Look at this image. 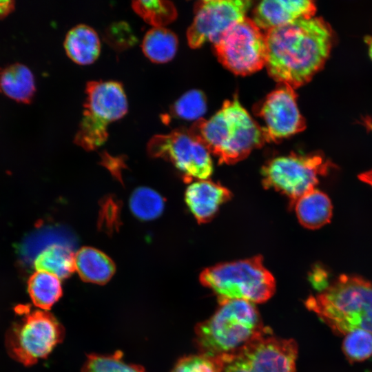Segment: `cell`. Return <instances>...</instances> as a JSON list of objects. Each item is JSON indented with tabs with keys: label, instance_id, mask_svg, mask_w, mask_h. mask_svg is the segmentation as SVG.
Masks as SVG:
<instances>
[{
	"label": "cell",
	"instance_id": "24",
	"mask_svg": "<svg viewBox=\"0 0 372 372\" xmlns=\"http://www.w3.org/2000/svg\"><path fill=\"white\" fill-rule=\"evenodd\" d=\"M132 6L134 12L153 28L164 27L177 16L174 5L169 1H135Z\"/></svg>",
	"mask_w": 372,
	"mask_h": 372
},
{
	"label": "cell",
	"instance_id": "20",
	"mask_svg": "<svg viewBox=\"0 0 372 372\" xmlns=\"http://www.w3.org/2000/svg\"><path fill=\"white\" fill-rule=\"evenodd\" d=\"M74 255L69 245L54 242L37 254L33 266L37 271L51 273L63 280L75 271Z\"/></svg>",
	"mask_w": 372,
	"mask_h": 372
},
{
	"label": "cell",
	"instance_id": "1",
	"mask_svg": "<svg viewBox=\"0 0 372 372\" xmlns=\"http://www.w3.org/2000/svg\"><path fill=\"white\" fill-rule=\"evenodd\" d=\"M265 36L269 76L293 89L308 83L323 67L333 41L329 24L314 17L272 28Z\"/></svg>",
	"mask_w": 372,
	"mask_h": 372
},
{
	"label": "cell",
	"instance_id": "5",
	"mask_svg": "<svg viewBox=\"0 0 372 372\" xmlns=\"http://www.w3.org/2000/svg\"><path fill=\"white\" fill-rule=\"evenodd\" d=\"M200 281L218 296L219 302H262L272 296L276 288L274 278L264 267L260 256L208 267L202 271Z\"/></svg>",
	"mask_w": 372,
	"mask_h": 372
},
{
	"label": "cell",
	"instance_id": "14",
	"mask_svg": "<svg viewBox=\"0 0 372 372\" xmlns=\"http://www.w3.org/2000/svg\"><path fill=\"white\" fill-rule=\"evenodd\" d=\"M316 7L309 0H265L254 10L251 19L260 28L266 30L313 17Z\"/></svg>",
	"mask_w": 372,
	"mask_h": 372
},
{
	"label": "cell",
	"instance_id": "21",
	"mask_svg": "<svg viewBox=\"0 0 372 372\" xmlns=\"http://www.w3.org/2000/svg\"><path fill=\"white\" fill-rule=\"evenodd\" d=\"M141 48L145 56L152 62L164 63L174 57L178 39L170 30L165 27H155L146 32Z\"/></svg>",
	"mask_w": 372,
	"mask_h": 372
},
{
	"label": "cell",
	"instance_id": "6",
	"mask_svg": "<svg viewBox=\"0 0 372 372\" xmlns=\"http://www.w3.org/2000/svg\"><path fill=\"white\" fill-rule=\"evenodd\" d=\"M15 311L19 317L7 331L6 347L10 357L31 366L48 357L63 341L64 328L47 311H32L28 305H19Z\"/></svg>",
	"mask_w": 372,
	"mask_h": 372
},
{
	"label": "cell",
	"instance_id": "19",
	"mask_svg": "<svg viewBox=\"0 0 372 372\" xmlns=\"http://www.w3.org/2000/svg\"><path fill=\"white\" fill-rule=\"evenodd\" d=\"M36 91L34 78L25 65L14 63L0 68V92L23 103H30Z\"/></svg>",
	"mask_w": 372,
	"mask_h": 372
},
{
	"label": "cell",
	"instance_id": "8",
	"mask_svg": "<svg viewBox=\"0 0 372 372\" xmlns=\"http://www.w3.org/2000/svg\"><path fill=\"white\" fill-rule=\"evenodd\" d=\"M214 45L219 61L235 74H251L266 65L265 33L251 19L245 17L231 25Z\"/></svg>",
	"mask_w": 372,
	"mask_h": 372
},
{
	"label": "cell",
	"instance_id": "11",
	"mask_svg": "<svg viewBox=\"0 0 372 372\" xmlns=\"http://www.w3.org/2000/svg\"><path fill=\"white\" fill-rule=\"evenodd\" d=\"M252 2L248 0H205L197 3L192 23L187 31L189 45L215 44L234 24L244 19Z\"/></svg>",
	"mask_w": 372,
	"mask_h": 372
},
{
	"label": "cell",
	"instance_id": "4",
	"mask_svg": "<svg viewBox=\"0 0 372 372\" xmlns=\"http://www.w3.org/2000/svg\"><path fill=\"white\" fill-rule=\"evenodd\" d=\"M208 320L196 327V342L210 357L232 355L265 335L260 315L252 302L229 300Z\"/></svg>",
	"mask_w": 372,
	"mask_h": 372
},
{
	"label": "cell",
	"instance_id": "23",
	"mask_svg": "<svg viewBox=\"0 0 372 372\" xmlns=\"http://www.w3.org/2000/svg\"><path fill=\"white\" fill-rule=\"evenodd\" d=\"M164 206L163 197L149 187H138L130 196V209L141 220L156 219L163 213Z\"/></svg>",
	"mask_w": 372,
	"mask_h": 372
},
{
	"label": "cell",
	"instance_id": "12",
	"mask_svg": "<svg viewBox=\"0 0 372 372\" xmlns=\"http://www.w3.org/2000/svg\"><path fill=\"white\" fill-rule=\"evenodd\" d=\"M258 115L265 122L262 129L267 142L278 143L303 131L305 120L297 104V95L291 86L279 83L262 101Z\"/></svg>",
	"mask_w": 372,
	"mask_h": 372
},
{
	"label": "cell",
	"instance_id": "30",
	"mask_svg": "<svg viewBox=\"0 0 372 372\" xmlns=\"http://www.w3.org/2000/svg\"><path fill=\"white\" fill-rule=\"evenodd\" d=\"M115 48L124 49L134 43V36L125 23L112 24L105 32V39Z\"/></svg>",
	"mask_w": 372,
	"mask_h": 372
},
{
	"label": "cell",
	"instance_id": "10",
	"mask_svg": "<svg viewBox=\"0 0 372 372\" xmlns=\"http://www.w3.org/2000/svg\"><path fill=\"white\" fill-rule=\"evenodd\" d=\"M298 346L293 340L262 336L223 356V372H296Z\"/></svg>",
	"mask_w": 372,
	"mask_h": 372
},
{
	"label": "cell",
	"instance_id": "22",
	"mask_svg": "<svg viewBox=\"0 0 372 372\" xmlns=\"http://www.w3.org/2000/svg\"><path fill=\"white\" fill-rule=\"evenodd\" d=\"M28 291L33 304L44 311L50 309L63 293L61 280L51 273L40 271L29 277Z\"/></svg>",
	"mask_w": 372,
	"mask_h": 372
},
{
	"label": "cell",
	"instance_id": "15",
	"mask_svg": "<svg viewBox=\"0 0 372 372\" xmlns=\"http://www.w3.org/2000/svg\"><path fill=\"white\" fill-rule=\"evenodd\" d=\"M231 197V193L228 189L207 179L191 183L185 195L188 207L199 223L211 220L220 206Z\"/></svg>",
	"mask_w": 372,
	"mask_h": 372
},
{
	"label": "cell",
	"instance_id": "18",
	"mask_svg": "<svg viewBox=\"0 0 372 372\" xmlns=\"http://www.w3.org/2000/svg\"><path fill=\"white\" fill-rule=\"evenodd\" d=\"M75 270L85 282L103 285L115 272L113 261L103 252L93 247H83L74 255Z\"/></svg>",
	"mask_w": 372,
	"mask_h": 372
},
{
	"label": "cell",
	"instance_id": "3",
	"mask_svg": "<svg viewBox=\"0 0 372 372\" xmlns=\"http://www.w3.org/2000/svg\"><path fill=\"white\" fill-rule=\"evenodd\" d=\"M335 333L362 329L372 333V283L362 277L341 275L306 301Z\"/></svg>",
	"mask_w": 372,
	"mask_h": 372
},
{
	"label": "cell",
	"instance_id": "31",
	"mask_svg": "<svg viewBox=\"0 0 372 372\" xmlns=\"http://www.w3.org/2000/svg\"><path fill=\"white\" fill-rule=\"evenodd\" d=\"M14 2L13 1H0V19L8 16L13 11Z\"/></svg>",
	"mask_w": 372,
	"mask_h": 372
},
{
	"label": "cell",
	"instance_id": "28",
	"mask_svg": "<svg viewBox=\"0 0 372 372\" xmlns=\"http://www.w3.org/2000/svg\"><path fill=\"white\" fill-rule=\"evenodd\" d=\"M342 350L351 362H361L372 356V333L362 329L345 335Z\"/></svg>",
	"mask_w": 372,
	"mask_h": 372
},
{
	"label": "cell",
	"instance_id": "13",
	"mask_svg": "<svg viewBox=\"0 0 372 372\" xmlns=\"http://www.w3.org/2000/svg\"><path fill=\"white\" fill-rule=\"evenodd\" d=\"M84 111L109 124L123 118L128 103L122 84L114 81H92L86 84Z\"/></svg>",
	"mask_w": 372,
	"mask_h": 372
},
{
	"label": "cell",
	"instance_id": "32",
	"mask_svg": "<svg viewBox=\"0 0 372 372\" xmlns=\"http://www.w3.org/2000/svg\"><path fill=\"white\" fill-rule=\"evenodd\" d=\"M365 122L372 130V123L369 122V121H366ZM358 177L362 181L372 186V170L363 172Z\"/></svg>",
	"mask_w": 372,
	"mask_h": 372
},
{
	"label": "cell",
	"instance_id": "2",
	"mask_svg": "<svg viewBox=\"0 0 372 372\" xmlns=\"http://www.w3.org/2000/svg\"><path fill=\"white\" fill-rule=\"evenodd\" d=\"M220 163L234 164L267 142L260 126L235 96L225 101L210 118L199 119L190 129Z\"/></svg>",
	"mask_w": 372,
	"mask_h": 372
},
{
	"label": "cell",
	"instance_id": "16",
	"mask_svg": "<svg viewBox=\"0 0 372 372\" xmlns=\"http://www.w3.org/2000/svg\"><path fill=\"white\" fill-rule=\"evenodd\" d=\"M63 45L68 56L81 65L94 63L101 51L98 34L92 27L85 24H79L70 29Z\"/></svg>",
	"mask_w": 372,
	"mask_h": 372
},
{
	"label": "cell",
	"instance_id": "7",
	"mask_svg": "<svg viewBox=\"0 0 372 372\" xmlns=\"http://www.w3.org/2000/svg\"><path fill=\"white\" fill-rule=\"evenodd\" d=\"M333 165L321 154H291L269 161L262 168V184L285 195L290 205L315 189L319 176H324Z\"/></svg>",
	"mask_w": 372,
	"mask_h": 372
},
{
	"label": "cell",
	"instance_id": "33",
	"mask_svg": "<svg viewBox=\"0 0 372 372\" xmlns=\"http://www.w3.org/2000/svg\"><path fill=\"white\" fill-rule=\"evenodd\" d=\"M366 41L369 46V55L372 59V36L366 37Z\"/></svg>",
	"mask_w": 372,
	"mask_h": 372
},
{
	"label": "cell",
	"instance_id": "25",
	"mask_svg": "<svg viewBox=\"0 0 372 372\" xmlns=\"http://www.w3.org/2000/svg\"><path fill=\"white\" fill-rule=\"evenodd\" d=\"M107 126V124L105 123L83 111L74 141L85 149H96L107 140L108 136Z\"/></svg>",
	"mask_w": 372,
	"mask_h": 372
},
{
	"label": "cell",
	"instance_id": "17",
	"mask_svg": "<svg viewBox=\"0 0 372 372\" xmlns=\"http://www.w3.org/2000/svg\"><path fill=\"white\" fill-rule=\"evenodd\" d=\"M293 205L299 222L308 229L324 226L332 216L333 207L329 198L316 188L300 196Z\"/></svg>",
	"mask_w": 372,
	"mask_h": 372
},
{
	"label": "cell",
	"instance_id": "26",
	"mask_svg": "<svg viewBox=\"0 0 372 372\" xmlns=\"http://www.w3.org/2000/svg\"><path fill=\"white\" fill-rule=\"evenodd\" d=\"M81 372H145L140 365L125 362L123 353L116 351L110 355L90 354Z\"/></svg>",
	"mask_w": 372,
	"mask_h": 372
},
{
	"label": "cell",
	"instance_id": "27",
	"mask_svg": "<svg viewBox=\"0 0 372 372\" xmlns=\"http://www.w3.org/2000/svg\"><path fill=\"white\" fill-rule=\"evenodd\" d=\"M207 110L206 97L203 92L192 90L183 94L174 104V115L187 121L201 119Z\"/></svg>",
	"mask_w": 372,
	"mask_h": 372
},
{
	"label": "cell",
	"instance_id": "9",
	"mask_svg": "<svg viewBox=\"0 0 372 372\" xmlns=\"http://www.w3.org/2000/svg\"><path fill=\"white\" fill-rule=\"evenodd\" d=\"M147 150L152 156L171 162L186 180H206L212 173L210 152L189 130L156 135L149 142Z\"/></svg>",
	"mask_w": 372,
	"mask_h": 372
},
{
	"label": "cell",
	"instance_id": "29",
	"mask_svg": "<svg viewBox=\"0 0 372 372\" xmlns=\"http://www.w3.org/2000/svg\"><path fill=\"white\" fill-rule=\"evenodd\" d=\"M223 369L222 358L200 353L180 359L172 372H223Z\"/></svg>",
	"mask_w": 372,
	"mask_h": 372
}]
</instances>
